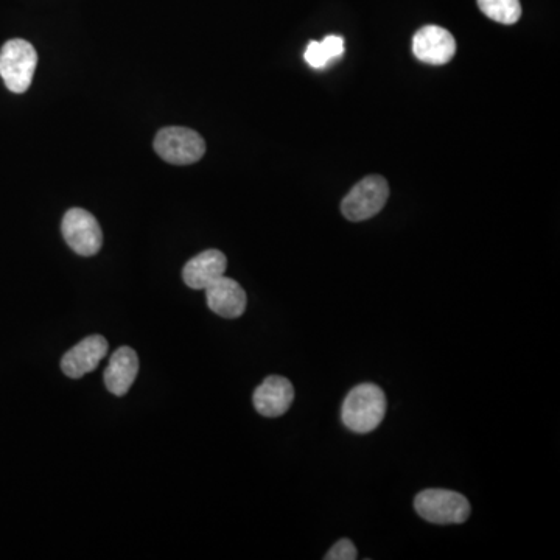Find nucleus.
I'll return each mask as SVG.
<instances>
[{"label":"nucleus","mask_w":560,"mask_h":560,"mask_svg":"<svg viewBox=\"0 0 560 560\" xmlns=\"http://www.w3.org/2000/svg\"><path fill=\"white\" fill-rule=\"evenodd\" d=\"M386 414V396L374 383H361L347 394L341 417L354 433H371L380 427Z\"/></svg>","instance_id":"obj_1"},{"label":"nucleus","mask_w":560,"mask_h":560,"mask_svg":"<svg viewBox=\"0 0 560 560\" xmlns=\"http://www.w3.org/2000/svg\"><path fill=\"white\" fill-rule=\"evenodd\" d=\"M414 509L434 525H459L467 522L470 503L464 495L445 489H427L414 498Z\"/></svg>","instance_id":"obj_2"},{"label":"nucleus","mask_w":560,"mask_h":560,"mask_svg":"<svg viewBox=\"0 0 560 560\" xmlns=\"http://www.w3.org/2000/svg\"><path fill=\"white\" fill-rule=\"evenodd\" d=\"M36 66L38 53L24 39H10L0 50V77L14 94H22L30 88Z\"/></svg>","instance_id":"obj_3"},{"label":"nucleus","mask_w":560,"mask_h":560,"mask_svg":"<svg viewBox=\"0 0 560 560\" xmlns=\"http://www.w3.org/2000/svg\"><path fill=\"white\" fill-rule=\"evenodd\" d=\"M154 150L170 164L189 165L203 158L206 142L200 134L190 128L167 126L156 134Z\"/></svg>","instance_id":"obj_4"},{"label":"nucleus","mask_w":560,"mask_h":560,"mask_svg":"<svg viewBox=\"0 0 560 560\" xmlns=\"http://www.w3.org/2000/svg\"><path fill=\"white\" fill-rule=\"evenodd\" d=\"M388 196L386 179L377 175L368 176L347 193L341 203V212L349 221L369 220L385 207Z\"/></svg>","instance_id":"obj_5"},{"label":"nucleus","mask_w":560,"mask_h":560,"mask_svg":"<svg viewBox=\"0 0 560 560\" xmlns=\"http://www.w3.org/2000/svg\"><path fill=\"white\" fill-rule=\"evenodd\" d=\"M64 240L78 256H95L103 245V232L97 218L88 210L74 207L67 210L61 223Z\"/></svg>","instance_id":"obj_6"},{"label":"nucleus","mask_w":560,"mask_h":560,"mask_svg":"<svg viewBox=\"0 0 560 560\" xmlns=\"http://www.w3.org/2000/svg\"><path fill=\"white\" fill-rule=\"evenodd\" d=\"M413 53L417 60L431 66H444L453 60L456 41L452 33L438 25L420 28L413 38Z\"/></svg>","instance_id":"obj_7"},{"label":"nucleus","mask_w":560,"mask_h":560,"mask_svg":"<svg viewBox=\"0 0 560 560\" xmlns=\"http://www.w3.org/2000/svg\"><path fill=\"white\" fill-rule=\"evenodd\" d=\"M105 336L91 335L72 347L61 360V369L70 378H81L97 369L98 363L108 354Z\"/></svg>","instance_id":"obj_8"},{"label":"nucleus","mask_w":560,"mask_h":560,"mask_svg":"<svg viewBox=\"0 0 560 560\" xmlns=\"http://www.w3.org/2000/svg\"><path fill=\"white\" fill-rule=\"evenodd\" d=\"M207 305L221 318L235 319L245 313L248 298L237 280L221 276L206 288Z\"/></svg>","instance_id":"obj_9"},{"label":"nucleus","mask_w":560,"mask_h":560,"mask_svg":"<svg viewBox=\"0 0 560 560\" xmlns=\"http://www.w3.org/2000/svg\"><path fill=\"white\" fill-rule=\"evenodd\" d=\"M293 400V385L290 380L279 375L265 378L252 396L257 413L265 417H279L287 413L293 405Z\"/></svg>","instance_id":"obj_10"},{"label":"nucleus","mask_w":560,"mask_h":560,"mask_svg":"<svg viewBox=\"0 0 560 560\" xmlns=\"http://www.w3.org/2000/svg\"><path fill=\"white\" fill-rule=\"evenodd\" d=\"M228 259L218 249H207L190 259L182 270V279L193 290H206L226 273Z\"/></svg>","instance_id":"obj_11"},{"label":"nucleus","mask_w":560,"mask_h":560,"mask_svg":"<svg viewBox=\"0 0 560 560\" xmlns=\"http://www.w3.org/2000/svg\"><path fill=\"white\" fill-rule=\"evenodd\" d=\"M139 372L136 350L128 346L119 347L111 355L105 371V385L114 396H125L130 391Z\"/></svg>","instance_id":"obj_12"},{"label":"nucleus","mask_w":560,"mask_h":560,"mask_svg":"<svg viewBox=\"0 0 560 560\" xmlns=\"http://www.w3.org/2000/svg\"><path fill=\"white\" fill-rule=\"evenodd\" d=\"M478 7L487 18L504 25L515 24L522 16L520 0H478Z\"/></svg>","instance_id":"obj_13"},{"label":"nucleus","mask_w":560,"mask_h":560,"mask_svg":"<svg viewBox=\"0 0 560 560\" xmlns=\"http://www.w3.org/2000/svg\"><path fill=\"white\" fill-rule=\"evenodd\" d=\"M304 58L308 66L313 67V69H324L330 63L329 56L322 49L321 42L318 41H312L308 44Z\"/></svg>","instance_id":"obj_14"},{"label":"nucleus","mask_w":560,"mask_h":560,"mask_svg":"<svg viewBox=\"0 0 560 560\" xmlns=\"http://www.w3.org/2000/svg\"><path fill=\"white\" fill-rule=\"evenodd\" d=\"M357 548L349 539L340 540L333 545L332 550L326 554V560H354L357 559Z\"/></svg>","instance_id":"obj_15"},{"label":"nucleus","mask_w":560,"mask_h":560,"mask_svg":"<svg viewBox=\"0 0 560 560\" xmlns=\"http://www.w3.org/2000/svg\"><path fill=\"white\" fill-rule=\"evenodd\" d=\"M321 44L330 61L340 58L344 53V38H341V36H326V38L322 39Z\"/></svg>","instance_id":"obj_16"}]
</instances>
